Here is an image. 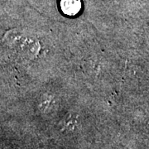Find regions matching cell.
I'll return each instance as SVG.
<instances>
[{"label": "cell", "instance_id": "1", "mask_svg": "<svg viewBox=\"0 0 149 149\" xmlns=\"http://www.w3.org/2000/svg\"><path fill=\"white\" fill-rule=\"evenodd\" d=\"M60 6L62 13L68 16H75L81 10L80 0H60Z\"/></svg>", "mask_w": 149, "mask_h": 149}]
</instances>
